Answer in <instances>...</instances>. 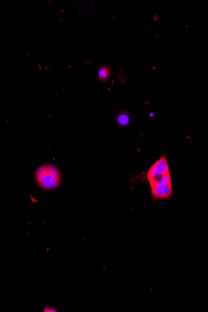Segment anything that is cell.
<instances>
[{
    "mask_svg": "<svg viewBox=\"0 0 208 312\" xmlns=\"http://www.w3.org/2000/svg\"><path fill=\"white\" fill-rule=\"evenodd\" d=\"M35 180L42 189L51 191L60 185L61 173L55 165L44 164L39 167L35 172Z\"/></svg>",
    "mask_w": 208,
    "mask_h": 312,
    "instance_id": "cell-1",
    "label": "cell"
},
{
    "mask_svg": "<svg viewBox=\"0 0 208 312\" xmlns=\"http://www.w3.org/2000/svg\"><path fill=\"white\" fill-rule=\"evenodd\" d=\"M149 185L151 186V197L153 199H169L174 193L170 173L165 174Z\"/></svg>",
    "mask_w": 208,
    "mask_h": 312,
    "instance_id": "cell-2",
    "label": "cell"
},
{
    "mask_svg": "<svg viewBox=\"0 0 208 312\" xmlns=\"http://www.w3.org/2000/svg\"><path fill=\"white\" fill-rule=\"evenodd\" d=\"M168 173H170L169 165L167 157L163 155L149 169L147 179L149 184H151Z\"/></svg>",
    "mask_w": 208,
    "mask_h": 312,
    "instance_id": "cell-3",
    "label": "cell"
},
{
    "mask_svg": "<svg viewBox=\"0 0 208 312\" xmlns=\"http://www.w3.org/2000/svg\"><path fill=\"white\" fill-rule=\"evenodd\" d=\"M112 76L111 67L108 64H104L99 67L97 71V78L102 83H106Z\"/></svg>",
    "mask_w": 208,
    "mask_h": 312,
    "instance_id": "cell-4",
    "label": "cell"
},
{
    "mask_svg": "<svg viewBox=\"0 0 208 312\" xmlns=\"http://www.w3.org/2000/svg\"><path fill=\"white\" fill-rule=\"evenodd\" d=\"M116 120L119 126L127 127L130 121V113L127 111H121L116 115Z\"/></svg>",
    "mask_w": 208,
    "mask_h": 312,
    "instance_id": "cell-5",
    "label": "cell"
}]
</instances>
